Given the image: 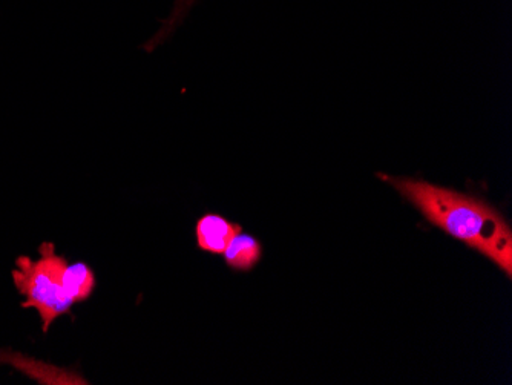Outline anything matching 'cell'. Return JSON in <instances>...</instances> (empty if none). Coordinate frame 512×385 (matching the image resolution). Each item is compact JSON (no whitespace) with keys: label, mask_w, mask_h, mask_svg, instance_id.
<instances>
[{"label":"cell","mask_w":512,"mask_h":385,"mask_svg":"<svg viewBox=\"0 0 512 385\" xmlns=\"http://www.w3.org/2000/svg\"><path fill=\"white\" fill-rule=\"evenodd\" d=\"M241 231H243L241 224L227 220L223 215L207 212L195 223V243L200 251L212 255H223L227 244Z\"/></svg>","instance_id":"3"},{"label":"cell","mask_w":512,"mask_h":385,"mask_svg":"<svg viewBox=\"0 0 512 385\" xmlns=\"http://www.w3.org/2000/svg\"><path fill=\"white\" fill-rule=\"evenodd\" d=\"M178 2H180V4H178V11H183L186 10V7H188L189 4H191L192 0H178Z\"/></svg>","instance_id":"6"},{"label":"cell","mask_w":512,"mask_h":385,"mask_svg":"<svg viewBox=\"0 0 512 385\" xmlns=\"http://www.w3.org/2000/svg\"><path fill=\"white\" fill-rule=\"evenodd\" d=\"M39 260L20 255L16 269L11 270L14 286L25 301L22 309H34L42 320V332H50L60 316H73V301L69 300L62 286V275L68 260L56 254V244L51 241L39 246Z\"/></svg>","instance_id":"2"},{"label":"cell","mask_w":512,"mask_h":385,"mask_svg":"<svg viewBox=\"0 0 512 385\" xmlns=\"http://www.w3.org/2000/svg\"><path fill=\"white\" fill-rule=\"evenodd\" d=\"M378 177L396 189L428 223L493 261L511 280L512 231L499 209L483 198L434 185L422 178L387 174Z\"/></svg>","instance_id":"1"},{"label":"cell","mask_w":512,"mask_h":385,"mask_svg":"<svg viewBox=\"0 0 512 385\" xmlns=\"http://www.w3.org/2000/svg\"><path fill=\"white\" fill-rule=\"evenodd\" d=\"M62 286L74 304L85 303L96 290V272L85 261L66 264L62 275Z\"/></svg>","instance_id":"5"},{"label":"cell","mask_w":512,"mask_h":385,"mask_svg":"<svg viewBox=\"0 0 512 385\" xmlns=\"http://www.w3.org/2000/svg\"><path fill=\"white\" fill-rule=\"evenodd\" d=\"M263 254L264 247L260 238H256L249 232L241 231L227 244L223 258L230 270H234L238 274H247L261 263Z\"/></svg>","instance_id":"4"}]
</instances>
